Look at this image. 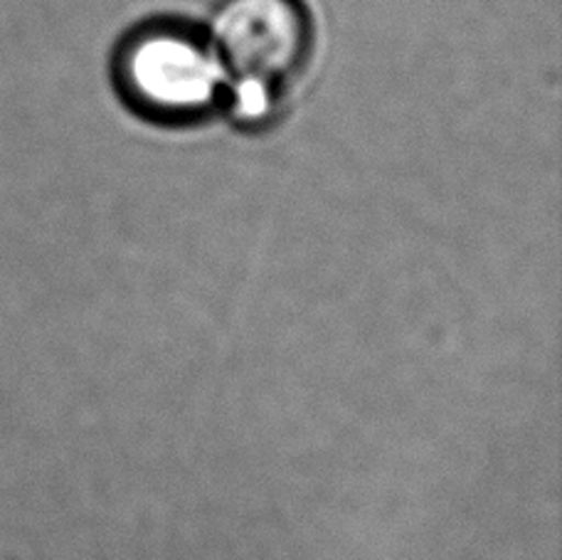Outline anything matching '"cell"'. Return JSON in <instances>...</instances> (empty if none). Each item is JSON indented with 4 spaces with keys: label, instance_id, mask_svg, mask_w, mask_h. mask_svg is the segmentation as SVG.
I'll use <instances>...</instances> for the list:
<instances>
[{
    "label": "cell",
    "instance_id": "cell-1",
    "mask_svg": "<svg viewBox=\"0 0 562 560\" xmlns=\"http://www.w3.org/2000/svg\"><path fill=\"white\" fill-rule=\"evenodd\" d=\"M306 37L296 0H227L213 23L220 67L235 85H257L267 92L299 67Z\"/></svg>",
    "mask_w": 562,
    "mask_h": 560
},
{
    "label": "cell",
    "instance_id": "cell-2",
    "mask_svg": "<svg viewBox=\"0 0 562 560\" xmlns=\"http://www.w3.org/2000/svg\"><path fill=\"white\" fill-rule=\"evenodd\" d=\"M122 72L128 92L150 112L190 114L205 109L223 85V67L183 33H146L128 45Z\"/></svg>",
    "mask_w": 562,
    "mask_h": 560
}]
</instances>
